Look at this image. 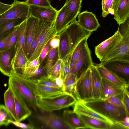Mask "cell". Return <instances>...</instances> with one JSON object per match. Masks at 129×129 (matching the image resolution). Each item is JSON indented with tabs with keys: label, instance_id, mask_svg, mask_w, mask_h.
<instances>
[{
	"label": "cell",
	"instance_id": "1",
	"mask_svg": "<svg viewBox=\"0 0 129 129\" xmlns=\"http://www.w3.org/2000/svg\"><path fill=\"white\" fill-rule=\"evenodd\" d=\"M8 87L25 102L29 108L37 112V97L27 83L26 78L14 73L9 77Z\"/></svg>",
	"mask_w": 129,
	"mask_h": 129
},
{
	"label": "cell",
	"instance_id": "2",
	"mask_svg": "<svg viewBox=\"0 0 129 129\" xmlns=\"http://www.w3.org/2000/svg\"><path fill=\"white\" fill-rule=\"evenodd\" d=\"M37 97L38 108L42 112H53L67 108L77 100L74 95L64 92L50 97Z\"/></svg>",
	"mask_w": 129,
	"mask_h": 129
},
{
	"label": "cell",
	"instance_id": "3",
	"mask_svg": "<svg viewBox=\"0 0 129 129\" xmlns=\"http://www.w3.org/2000/svg\"><path fill=\"white\" fill-rule=\"evenodd\" d=\"M83 102L86 105L94 111L114 121L124 120V118L126 116L124 108L105 102L101 99Z\"/></svg>",
	"mask_w": 129,
	"mask_h": 129
},
{
	"label": "cell",
	"instance_id": "4",
	"mask_svg": "<svg viewBox=\"0 0 129 129\" xmlns=\"http://www.w3.org/2000/svg\"><path fill=\"white\" fill-rule=\"evenodd\" d=\"M74 96L77 100L83 101L93 100L90 68L78 78Z\"/></svg>",
	"mask_w": 129,
	"mask_h": 129
},
{
	"label": "cell",
	"instance_id": "5",
	"mask_svg": "<svg viewBox=\"0 0 129 129\" xmlns=\"http://www.w3.org/2000/svg\"><path fill=\"white\" fill-rule=\"evenodd\" d=\"M11 4V7L0 15V26L5 22L29 16V5L25 2L14 0Z\"/></svg>",
	"mask_w": 129,
	"mask_h": 129
},
{
	"label": "cell",
	"instance_id": "6",
	"mask_svg": "<svg viewBox=\"0 0 129 129\" xmlns=\"http://www.w3.org/2000/svg\"><path fill=\"white\" fill-rule=\"evenodd\" d=\"M41 112L33 117L43 128L69 129L62 117L52 112Z\"/></svg>",
	"mask_w": 129,
	"mask_h": 129
},
{
	"label": "cell",
	"instance_id": "7",
	"mask_svg": "<svg viewBox=\"0 0 129 129\" xmlns=\"http://www.w3.org/2000/svg\"><path fill=\"white\" fill-rule=\"evenodd\" d=\"M64 30L67 33L70 42V52L73 50L82 39L86 37H89L92 32L83 28L76 19L71 22Z\"/></svg>",
	"mask_w": 129,
	"mask_h": 129
},
{
	"label": "cell",
	"instance_id": "8",
	"mask_svg": "<svg viewBox=\"0 0 129 129\" xmlns=\"http://www.w3.org/2000/svg\"><path fill=\"white\" fill-rule=\"evenodd\" d=\"M122 38L117 30L112 36L95 47V54L101 62L105 60Z\"/></svg>",
	"mask_w": 129,
	"mask_h": 129
},
{
	"label": "cell",
	"instance_id": "9",
	"mask_svg": "<svg viewBox=\"0 0 129 129\" xmlns=\"http://www.w3.org/2000/svg\"><path fill=\"white\" fill-rule=\"evenodd\" d=\"M106 69L128 81L129 79V61L110 59L101 62Z\"/></svg>",
	"mask_w": 129,
	"mask_h": 129
},
{
	"label": "cell",
	"instance_id": "10",
	"mask_svg": "<svg viewBox=\"0 0 129 129\" xmlns=\"http://www.w3.org/2000/svg\"><path fill=\"white\" fill-rule=\"evenodd\" d=\"M26 79L30 89L37 97L47 98L64 92L61 88L47 86L38 83L33 80Z\"/></svg>",
	"mask_w": 129,
	"mask_h": 129
},
{
	"label": "cell",
	"instance_id": "11",
	"mask_svg": "<svg viewBox=\"0 0 129 129\" xmlns=\"http://www.w3.org/2000/svg\"><path fill=\"white\" fill-rule=\"evenodd\" d=\"M93 64L87 43L79 58L71 67V73L77 75L78 78Z\"/></svg>",
	"mask_w": 129,
	"mask_h": 129
},
{
	"label": "cell",
	"instance_id": "12",
	"mask_svg": "<svg viewBox=\"0 0 129 129\" xmlns=\"http://www.w3.org/2000/svg\"><path fill=\"white\" fill-rule=\"evenodd\" d=\"M57 35L54 22H52L41 35L36 48L28 60L31 61L39 57L48 43L52 38Z\"/></svg>",
	"mask_w": 129,
	"mask_h": 129
},
{
	"label": "cell",
	"instance_id": "13",
	"mask_svg": "<svg viewBox=\"0 0 129 129\" xmlns=\"http://www.w3.org/2000/svg\"><path fill=\"white\" fill-rule=\"evenodd\" d=\"M15 52L16 45L8 49L0 51V71L9 77L15 73L11 62Z\"/></svg>",
	"mask_w": 129,
	"mask_h": 129
},
{
	"label": "cell",
	"instance_id": "14",
	"mask_svg": "<svg viewBox=\"0 0 129 129\" xmlns=\"http://www.w3.org/2000/svg\"><path fill=\"white\" fill-rule=\"evenodd\" d=\"M73 111L77 114H80L94 118L114 125V121L94 111L86 105L83 101L77 100L73 105Z\"/></svg>",
	"mask_w": 129,
	"mask_h": 129
},
{
	"label": "cell",
	"instance_id": "15",
	"mask_svg": "<svg viewBox=\"0 0 129 129\" xmlns=\"http://www.w3.org/2000/svg\"><path fill=\"white\" fill-rule=\"evenodd\" d=\"M29 14L39 20L54 22L58 11L52 8L29 5Z\"/></svg>",
	"mask_w": 129,
	"mask_h": 129
},
{
	"label": "cell",
	"instance_id": "16",
	"mask_svg": "<svg viewBox=\"0 0 129 129\" xmlns=\"http://www.w3.org/2000/svg\"><path fill=\"white\" fill-rule=\"evenodd\" d=\"M77 16L79 24L88 31L92 32L100 26L95 15L92 12L85 11L79 13Z\"/></svg>",
	"mask_w": 129,
	"mask_h": 129
},
{
	"label": "cell",
	"instance_id": "17",
	"mask_svg": "<svg viewBox=\"0 0 129 129\" xmlns=\"http://www.w3.org/2000/svg\"><path fill=\"white\" fill-rule=\"evenodd\" d=\"M115 59L129 61V37L123 38L104 61Z\"/></svg>",
	"mask_w": 129,
	"mask_h": 129
},
{
	"label": "cell",
	"instance_id": "18",
	"mask_svg": "<svg viewBox=\"0 0 129 129\" xmlns=\"http://www.w3.org/2000/svg\"><path fill=\"white\" fill-rule=\"evenodd\" d=\"M125 89L101 77V99L104 100L109 97L121 94Z\"/></svg>",
	"mask_w": 129,
	"mask_h": 129
},
{
	"label": "cell",
	"instance_id": "19",
	"mask_svg": "<svg viewBox=\"0 0 129 129\" xmlns=\"http://www.w3.org/2000/svg\"><path fill=\"white\" fill-rule=\"evenodd\" d=\"M102 78L115 84L121 87L127 88L128 83L124 78L121 77L105 68L101 63L94 64Z\"/></svg>",
	"mask_w": 129,
	"mask_h": 129
},
{
	"label": "cell",
	"instance_id": "20",
	"mask_svg": "<svg viewBox=\"0 0 129 129\" xmlns=\"http://www.w3.org/2000/svg\"><path fill=\"white\" fill-rule=\"evenodd\" d=\"M62 118L69 129L88 128L86 125L73 111L64 110Z\"/></svg>",
	"mask_w": 129,
	"mask_h": 129
},
{
	"label": "cell",
	"instance_id": "21",
	"mask_svg": "<svg viewBox=\"0 0 129 129\" xmlns=\"http://www.w3.org/2000/svg\"><path fill=\"white\" fill-rule=\"evenodd\" d=\"M27 60L21 47L16 51L11 62L12 68L16 74L23 76Z\"/></svg>",
	"mask_w": 129,
	"mask_h": 129
},
{
	"label": "cell",
	"instance_id": "22",
	"mask_svg": "<svg viewBox=\"0 0 129 129\" xmlns=\"http://www.w3.org/2000/svg\"><path fill=\"white\" fill-rule=\"evenodd\" d=\"M39 20L38 18L30 15L26 19L25 54L27 58Z\"/></svg>",
	"mask_w": 129,
	"mask_h": 129
},
{
	"label": "cell",
	"instance_id": "23",
	"mask_svg": "<svg viewBox=\"0 0 129 129\" xmlns=\"http://www.w3.org/2000/svg\"><path fill=\"white\" fill-rule=\"evenodd\" d=\"M13 92L14 95L17 121L21 122L29 117L31 115L32 112L26 104L19 96Z\"/></svg>",
	"mask_w": 129,
	"mask_h": 129
},
{
	"label": "cell",
	"instance_id": "24",
	"mask_svg": "<svg viewBox=\"0 0 129 129\" xmlns=\"http://www.w3.org/2000/svg\"><path fill=\"white\" fill-rule=\"evenodd\" d=\"M113 15L114 19L118 24L129 18V0H119L114 10Z\"/></svg>",
	"mask_w": 129,
	"mask_h": 129
},
{
	"label": "cell",
	"instance_id": "25",
	"mask_svg": "<svg viewBox=\"0 0 129 129\" xmlns=\"http://www.w3.org/2000/svg\"><path fill=\"white\" fill-rule=\"evenodd\" d=\"M68 1L67 0L63 7L58 11L54 21L55 28L58 35L63 31L69 25L67 21V13Z\"/></svg>",
	"mask_w": 129,
	"mask_h": 129
},
{
	"label": "cell",
	"instance_id": "26",
	"mask_svg": "<svg viewBox=\"0 0 129 129\" xmlns=\"http://www.w3.org/2000/svg\"><path fill=\"white\" fill-rule=\"evenodd\" d=\"M52 22L45 20H39L35 30L33 41L27 57V60L30 57L34 52L37 46L41 35Z\"/></svg>",
	"mask_w": 129,
	"mask_h": 129
},
{
	"label": "cell",
	"instance_id": "27",
	"mask_svg": "<svg viewBox=\"0 0 129 129\" xmlns=\"http://www.w3.org/2000/svg\"><path fill=\"white\" fill-rule=\"evenodd\" d=\"M76 114L86 125L88 128L112 129L113 125H110L102 121L87 116L80 114Z\"/></svg>",
	"mask_w": 129,
	"mask_h": 129
},
{
	"label": "cell",
	"instance_id": "28",
	"mask_svg": "<svg viewBox=\"0 0 129 129\" xmlns=\"http://www.w3.org/2000/svg\"><path fill=\"white\" fill-rule=\"evenodd\" d=\"M91 73V83L93 100L101 99V77L94 64L90 67Z\"/></svg>",
	"mask_w": 129,
	"mask_h": 129
},
{
	"label": "cell",
	"instance_id": "29",
	"mask_svg": "<svg viewBox=\"0 0 129 129\" xmlns=\"http://www.w3.org/2000/svg\"><path fill=\"white\" fill-rule=\"evenodd\" d=\"M82 0H69L67 3V13L68 23L76 19L80 13Z\"/></svg>",
	"mask_w": 129,
	"mask_h": 129
},
{
	"label": "cell",
	"instance_id": "30",
	"mask_svg": "<svg viewBox=\"0 0 129 129\" xmlns=\"http://www.w3.org/2000/svg\"><path fill=\"white\" fill-rule=\"evenodd\" d=\"M5 106L14 120L17 121L14 95L11 89L8 87L4 94Z\"/></svg>",
	"mask_w": 129,
	"mask_h": 129
},
{
	"label": "cell",
	"instance_id": "31",
	"mask_svg": "<svg viewBox=\"0 0 129 129\" xmlns=\"http://www.w3.org/2000/svg\"><path fill=\"white\" fill-rule=\"evenodd\" d=\"M58 47L59 58L62 60L70 53L71 50L70 42L67 33L65 30L60 34Z\"/></svg>",
	"mask_w": 129,
	"mask_h": 129
},
{
	"label": "cell",
	"instance_id": "32",
	"mask_svg": "<svg viewBox=\"0 0 129 129\" xmlns=\"http://www.w3.org/2000/svg\"><path fill=\"white\" fill-rule=\"evenodd\" d=\"M46 58L45 65L43 67L49 76L54 65L59 58L58 47L51 48Z\"/></svg>",
	"mask_w": 129,
	"mask_h": 129
},
{
	"label": "cell",
	"instance_id": "33",
	"mask_svg": "<svg viewBox=\"0 0 129 129\" xmlns=\"http://www.w3.org/2000/svg\"><path fill=\"white\" fill-rule=\"evenodd\" d=\"M48 76L44 68L40 66L36 68H25L23 77L28 79L36 80L44 76Z\"/></svg>",
	"mask_w": 129,
	"mask_h": 129
},
{
	"label": "cell",
	"instance_id": "34",
	"mask_svg": "<svg viewBox=\"0 0 129 129\" xmlns=\"http://www.w3.org/2000/svg\"><path fill=\"white\" fill-rule=\"evenodd\" d=\"M78 78L77 75L70 73L63 82L62 88L63 91L74 96Z\"/></svg>",
	"mask_w": 129,
	"mask_h": 129
},
{
	"label": "cell",
	"instance_id": "35",
	"mask_svg": "<svg viewBox=\"0 0 129 129\" xmlns=\"http://www.w3.org/2000/svg\"><path fill=\"white\" fill-rule=\"evenodd\" d=\"M26 26V20L19 25L17 39L16 44V51L21 47L25 54Z\"/></svg>",
	"mask_w": 129,
	"mask_h": 129
},
{
	"label": "cell",
	"instance_id": "36",
	"mask_svg": "<svg viewBox=\"0 0 129 129\" xmlns=\"http://www.w3.org/2000/svg\"><path fill=\"white\" fill-rule=\"evenodd\" d=\"M27 19L24 18H19L3 23L0 26V38L11 30L15 26L19 25Z\"/></svg>",
	"mask_w": 129,
	"mask_h": 129
},
{
	"label": "cell",
	"instance_id": "37",
	"mask_svg": "<svg viewBox=\"0 0 129 129\" xmlns=\"http://www.w3.org/2000/svg\"><path fill=\"white\" fill-rule=\"evenodd\" d=\"M72 56V54L69 53L62 60L61 63L60 74L63 82L71 73Z\"/></svg>",
	"mask_w": 129,
	"mask_h": 129
},
{
	"label": "cell",
	"instance_id": "38",
	"mask_svg": "<svg viewBox=\"0 0 129 129\" xmlns=\"http://www.w3.org/2000/svg\"><path fill=\"white\" fill-rule=\"evenodd\" d=\"M89 37L84 38L80 41L75 48L72 53L71 67L79 58L86 44Z\"/></svg>",
	"mask_w": 129,
	"mask_h": 129
},
{
	"label": "cell",
	"instance_id": "39",
	"mask_svg": "<svg viewBox=\"0 0 129 129\" xmlns=\"http://www.w3.org/2000/svg\"><path fill=\"white\" fill-rule=\"evenodd\" d=\"M13 119L4 105H0V126H7L10 123L9 120Z\"/></svg>",
	"mask_w": 129,
	"mask_h": 129
},
{
	"label": "cell",
	"instance_id": "40",
	"mask_svg": "<svg viewBox=\"0 0 129 129\" xmlns=\"http://www.w3.org/2000/svg\"><path fill=\"white\" fill-rule=\"evenodd\" d=\"M114 0H102V16L103 17L107 16L109 14L114 15L113 10Z\"/></svg>",
	"mask_w": 129,
	"mask_h": 129
},
{
	"label": "cell",
	"instance_id": "41",
	"mask_svg": "<svg viewBox=\"0 0 129 129\" xmlns=\"http://www.w3.org/2000/svg\"><path fill=\"white\" fill-rule=\"evenodd\" d=\"M19 25L15 26L12 29L7 45L3 50L8 49L16 45L17 39Z\"/></svg>",
	"mask_w": 129,
	"mask_h": 129
},
{
	"label": "cell",
	"instance_id": "42",
	"mask_svg": "<svg viewBox=\"0 0 129 129\" xmlns=\"http://www.w3.org/2000/svg\"><path fill=\"white\" fill-rule=\"evenodd\" d=\"M34 80L38 83L47 86L60 88L57 84L55 79L52 78L48 76H44L38 80Z\"/></svg>",
	"mask_w": 129,
	"mask_h": 129
},
{
	"label": "cell",
	"instance_id": "43",
	"mask_svg": "<svg viewBox=\"0 0 129 129\" xmlns=\"http://www.w3.org/2000/svg\"><path fill=\"white\" fill-rule=\"evenodd\" d=\"M117 30L122 38L129 37V18L124 22L119 24Z\"/></svg>",
	"mask_w": 129,
	"mask_h": 129
},
{
	"label": "cell",
	"instance_id": "44",
	"mask_svg": "<svg viewBox=\"0 0 129 129\" xmlns=\"http://www.w3.org/2000/svg\"><path fill=\"white\" fill-rule=\"evenodd\" d=\"M25 2L29 5L39 7L52 8L49 0H26Z\"/></svg>",
	"mask_w": 129,
	"mask_h": 129
},
{
	"label": "cell",
	"instance_id": "45",
	"mask_svg": "<svg viewBox=\"0 0 129 129\" xmlns=\"http://www.w3.org/2000/svg\"><path fill=\"white\" fill-rule=\"evenodd\" d=\"M127 88L124 90L121 96L122 102L124 105L126 116H129V92Z\"/></svg>",
	"mask_w": 129,
	"mask_h": 129
},
{
	"label": "cell",
	"instance_id": "46",
	"mask_svg": "<svg viewBox=\"0 0 129 129\" xmlns=\"http://www.w3.org/2000/svg\"><path fill=\"white\" fill-rule=\"evenodd\" d=\"M62 59L58 58L54 65L50 75L49 76L55 79L60 75L61 66Z\"/></svg>",
	"mask_w": 129,
	"mask_h": 129
},
{
	"label": "cell",
	"instance_id": "47",
	"mask_svg": "<svg viewBox=\"0 0 129 129\" xmlns=\"http://www.w3.org/2000/svg\"><path fill=\"white\" fill-rule=\"evenodd\" d=\"M122 94L109 97L104 101L105 102L124 108V105L121 101V97H119Z\"/></svg>",
	"mask_w": 129,
	"mask_h": 129
},
{
	"label": "cell",
	"instance_id": "48",
	"mask_svg": "<svg viewBox=\"0 0 129 129\" xmlns=\"http://www.w3.org/2000/svg\"><path fill=\"white\" fill-rule=\"evenodd\" d=\"M9 122L16 127L24 129H35L34 126L30 124H26L21 123V122H19L13 120V119L10 120Z\"/></svg>",
	"mask_w": 129,
	"mask_h": 129
},
{
	"label": "cell",
	"instance_id": "49",
	"mask_svg": "<svg viewBox=\"0 0 129 129\" xmlns=\"http://www.w3.org/2000/svg\"><path fill=\"white\" fill-rule=\"evenodd\" d=\"M12 29L0 38V51L3 50L5 48Z\"/></svg>",
	"mask_w": 129,
	"mask_h": 129
},
{
	"label": "cell",
	"instance_id": "50",
	"mask_svg": "<svg viewBox=\"0 0 129 129\" xmlns=\"http://www.w3.org/2000/svg\"><path fill=\"white\" fill-rule=\"evenodd\" d=\"M124 120L114 121L113 129H129V124Z\"/></svg>",
	"mask_w": 129,
	"mask_h": 129
},
{
	"label": "cell",
	"instance_id": "51",
	"mask_svg": "<svg viewBox=\"0 0 129 129\" xmlns=\"http://www.w3.org/2000/svg\"><path fill=\"white\" fill-rule=\"evenodd\" d=\"M49 42L43 48L39 56L40 65L47 56L51 48L49 45Z\"/></svg>",
	"mask_w": 129,
	"mask_h": 129
},
{
	"label": "cell",
	"instance_id": "52",
	"mask_svg": "<svg viewBox=\"0 0 129 129\" xmlns=\"http://www.w3.org/2000/svg\"><path fill=\"white\" fill-rule=\"evenodd\" d=\"M40 65V64L38 57L31 61L27 60L25 68H36L39 67Z\"/></svg>",
	"mask_w": 129,
	"mask_h": 129
},
{
	"label": "cell",
	"instance_id": "53",
	"mask_svg": "<svg viewBox=\"0 0 129 129\" xmlns=\"http://www.w3.org/2000/svg\"><path fill=\"white\" fill-rule=\"evenodd\" d=\"M60 40L59 35H57L52 38L49 42V45L51 48L59 47Z\"/></svg>",
	"mask_w": 129,
	"mask_h": 129
},
{
	"label": "cell",
	"instance_id": "54",
	"mask_svg": "<svg viewBox=\"0 0 129 129\" xmlns=\"http://www.w3.org/2000/svg\"><path fill=\"white\" fill-rule=\"evenodd\" d=\"M12 6V4H6L0 2V15L7 10Z\"/></svg>",
	"mask_w": 129,
	"mask_h": 129
},
{
	"label": "cell",
	"instance_id": "55",
	"mask_svg": "<svg viewBox=\"0 0 129 129\" xmlns=\"http://www.w3.org/2000/svg\"><path fill=\"white\" fill-rule=\"evenodd\" d=\"M56 83L58 86L62 88L63 81L60 74L59 76L55 79Z\"/></svg>",
	"mask_w": 129,
	"mask_h": 129
},
{
	"label": "cell",
	"instance_id": "56",
	"mask_svg": "<svg viewBox=\"0 0 129 129\" xmlns=\"http://www.w3.org/2000/svg\"><path fill=\"white\" fill-rule=\"evenodd\" d=\"M119 0H114L113 6V10L114 12V10L116 7Z\"/></svg>",
	"mask_w": 129,
	"mask_h": 129
},
{
	"label": "cell",
	"instance_id": "57",
	"mask_svg": "<svg viewBox=\"0 0 129 129\" xmlns=\"http://www.w3.org/2000/svg\"><path fill=\"white\" fill-rule=\"evenodd\" d=\"M124 120L127 122L129 123V117L126 116L124 118Z\"/></svg>",
	"mask_w": 129,
	"mask_h": 129
},
{
	"label": "cell",
	"instance_id": "58",
	"mask_svg": "<svg viewBox=\"0 0 129 129\" xmlns=\"http://www.w3.org/2000/svg\"><path fill=\"white\" fill-rule=\"evenodd\" d=\"M58 0L61 1V0Z\"/></svg>",
	"mask_w": 129,
	"mask_h": 129
}]
</instances>
